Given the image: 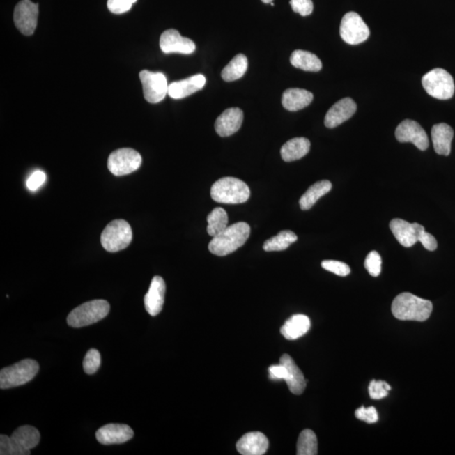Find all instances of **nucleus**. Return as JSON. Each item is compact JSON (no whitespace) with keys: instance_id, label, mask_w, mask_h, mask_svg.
<instances>
[{"instance_id":"a19ab883","label":"nucleus","mask_w":455,"mask_h":455,"mask_svg":"<svg viewBox=\"0 0 455 455\" xmlns=\"http://www.w3.org/2000/svg\"><path fill=\"white\" fill-rule=\"evenodd\" d=\"M269 376L273 380H285L286 376H287V369L281 364L279 365H272L269 368Z\"/></svg>"},{"instance_id":"ea45409f","label":"nucleus","mask_w":455,"mask_h":455,"mask_svg":"<svg viewBox=\"0 0 455 455\" xmlns=\"http://www.w3.org/2000/svg\"><path fill=\"white\" fill-rule=\"evenodd\" d=\"M46 180L45 173L38 171L33 173L28 179L26 186L31 191H36L41 187Z\"/></svg>"},{"instance_id":"c85d7f7f","label":"nucleus","mask_w":455,"mask_h":455,"mask_svg":"<svg viewBox=\"0 0 455 455\" xmlns=\"http://www.w3.org/2000/svg\"><path fill=\"white\" fill-rule=\"evenodd\" d=\"M247 68V58L244 54H238L227 64V66H225L221 75L224 82H235L243 77Z\"/></svg>"},{"instance_id":"4be33fe9","label":"nucleus","mask_w":455,"mask_h":455,"mask_svg":"<svg viewBox=\"0 0 455 455\" xmlns=\"http://www.w3.org/2000/svg\"><path fill=\"white\" fill-rule=\"evenodd\" d=\"M280 364H283L287 369V376H286L285 381L290 392L296 394V396L303 394L306 388V380L303 373L298 367L295 362L288 354H284L280 357Z\"/></svg>"},{"instance_id":"6ab92c4d","label":"nucleus","mask_w":455,"mask_h":455,"mask_svg":"<svg viewBox=\"0 0 455 455\" xmlns=\"http://www.w3.org/2000/svg\"><path fill=\"white\" fill-rule=\"evenodd\" d=\"M244 114L238 107L225 110L215 122V130L220 137H229L238 132L242 125Z\"/></svg>"},{"instance_id":"9b49d317","label":"nucleus","mask_w":455,"mask_h":455,"mask_svg":"<svg viewBox=\"0 0 455 455\" xmlns=\"http://www.w3.org/2000/svg\"><path fill=\"white\" fill-rule=\"evenodd\" d=\"M40 438L41 435L34 426H20L10 437V454H31V449L39 444Z\"/></svg>"},{"instance_id":"ddd939ff","label":"nucleus","mask_w":455,"mask_h":455,"mask_svg":"<svg viewBox=\"0 0 455 455\" xmlns=\"http://www.w3.org/2000/svg\"><path fill=\"white\" fill-rule=\"evenodd\" d=\"M396 137L399 142L412 143L418 150L424 151L429 146V139L421 125L413 120L406 119L398 125Z\"/></svg>"},{"instance_id":"bb28decb","label":"nucleus","mask_w":455,"mask_h":455,"mask_svg":"<svg viewBox=\"0 0 455 455\" xmlns=\"http://www.w3.org/2000/svg\"><path fill=\"white\" fill-rule=\"evenodd\" d=\"M332 184L329 180H320L318 183L312 185L308 189L303 196H301L300 200V206L302 210H309L314 205L317 203V201L321 196L327 194L332 190Z\"/></svg>"},{"instance_id":"e433bc0d","label":"nucleus","mask_w":455,"mask_h":455,"mask_svg":"<svg viewBox=\"0 0 455 455\" xmlns=\"http://www.w3.org/2000/svg\"><path fill=\"white\" fill-rule=\"evenodd\" d=\"M136 2L137 0H108L107 7L111 13L121 15L130 11Z\"/></svg>"},{"instance_id":"cd10ccee","label":"nucleus","mask_w":455,"mask_h":455,"mask_svg":"<svg viewBox=\"0 0 455 455\" xmlns=\"http://www.w3.org/2000/svg\"><path fill=\"white\" fill-rule=\"evenodd\" d=\"M293 67L309 72H318L322 68V63L316 55L307 51L296 50L290 57Z\"/></svg>"},{"instance_id":"473e14b6","label":"nucleus","mask_w":455,"mask_h":455,"mask_svg":"<svg viewBox=\"0 0 455 455\" xmlns=\"http://www.w3.org/2000/svg\"><path fill=\"white\" fill-rule=\"evenodd\" d=\"M100 362H102V358H100V354L98 350L91 349L86 353L83 362L84 372L87 374L95 373L100 368Z\"/></svg>"},{"instance_id":"393cba45","label":"nucleus","mask_w":455,"mask_h":455,"mask_svg":"<svg viewBox=\"0 0 455 455\" xmlns=\"http://www.w3.org/2000/svg\"><path fill=\"white\" fill-rule=\"evenodd\" d=\"M311 329V320L304 315H295L285 322L281 334L286 339L296 340L303 337Z\"/></svg>"},{"instance_id":"2f4dec72","label":"nucleus","mask_w":455,"mask_h":455,"mask_svg":"<svg viewBox=\"0 0 455 455\" xmlns=\"http://www.w3.org/2000/svg\"><path fill=\"white\" fill-rule=\"evenodd\" d=\"M317 454L318 442L316 433L309 429L302 431L297 442V454L316 455Z\"/></svg>"},{"instance_id":"72a5a7b5","label":"nucleus","mask_w":455,"mask_h":455,"mask_svg":"<svg viewBox=\"0 0 455 455\" xmlns=\"http://www.w3.org/2000/svg\"><path fill=\"white\" fill-rule=\"evenodd\" d=\"M392 390V386L383 380H372L369 386L370 397L373 400H380L388 396L389 392Z\"/></svg>"},{"instance_id":"f257e3e1","label":"nucleus","mask_w":455,"mask_h":455,"mask_svg":"<svg viewBox=\"0 0 455 455\" xmlns=\"http://www.w3.org/2000/svg\"><path fill=\"white\" fill-rule=\"evenodd\" d=\"M393 316L400 321H425L433 312L432 302L410 293H402L394 300Z\"/></svg>"},{"instance_id":"aec40b11","label":"nucleus","mask_w":455,"mask_h":455,"mask_svg":"<svg viewBox=\"0 0 455 455\" xmlns=\"http://www.w3.org/2000/svg\"><path fill=\"white\" fill-rule=\"evenodd\" d=\"M268 447V438L260 432L245 434L236 444L237 451L242 455H263L267 453Z\"/></svg>"},{"instance_id":"a878e982","label":"nucleus","mask_w":455,"mask_h":455,"mask_svg":"<svg viewBox=\"0 0 455 455\" xmlns=\"http://www.w3.org/2000/svg\"><path fill=\"white\" fill-rule=\"evenodd\" d=\"M311 150V142L305 138H295L288 141L281 148L282 158L286 162H292L303 158Z\"/></svg>"},{"instance_id":"58836bf2","label":"nucleus","mask_w":455,"mask_h":455,"mask_svg":"<svg viewBox=\"0 0 455 455\" xmlns=\"http://www.w3.org/2000/svg\"><path fill=\"white\" fill-rule=\"evenodd\" d=\"M290 5L293 11L302 16L311 15L314 10L312 0H290Z\"/></svg>"},{"instance_id":"dca6fc26","label":"nucleus","mask_w":455,"mask_h":455,"mask_svg":"<svg viewBox=\"0 0 455 455\" xmlns=\"http://www.w3.org/2000/svg\"><path fill=\"white\" fill-rule=\"evenodd\" d=\"M96 440L104 445H121L132 440L134 431L126 424H107L98 430Z\"/></svg>"},{"instance_id":"423d86ee","label":"nucleus","mask_w":455,"mask_h":455,"mask_svg":"<svg viewBox=\"0 0 455 455\" xmlns=\"http://www.w3.org/2000/svg\"><path fill=\"white\" fill-rule=\"evenodd\" d=\"M132 231L127 221L116 219L111 221L105 228L100 242L109 252H118L126 249L132 242Z\"/></svg>"},{"instance_id":"7ed1b4c3","label":"nucleus","mask_w":455,"mask_h":455,"mask_svg":"<svg viewBox=\"0 0 455 455\" xmlns=\"http://www.w3.org/2000/svg\"><path fill=\"white\" fill-rule=\"evenodd\" d=\"M251 191L243 180L235 177H224L211 187V197L217 203L240 204L247 202Z\"/></svg>"},{"instance_id":"4468645a","label":"nucleus","mask_w":455,"mask_h":455,"mask_svg":"<svg viewBox=\"0 0 455 455\" xmlns=\"http://www.w3.org/2000/svg\"><path fill=\"white\" fill-rule=\"evenodd\" d=\"M390 228L399 243L406 248L412 247L419 242L422 233L425 231L422 225L417 223L410 224L401 219L390 221Z\"/></svg>"},{"instance_id":"f3484780","label":"nucleus","mask_w":455,"mask_h":455,"mask_svg":"<svg viewBox=\"0 0 455 455\" xmlns=\"http://www.w3.org/2000/svg\"><path fill=\"white\" fill-rule=\"evenodd\" d=\"M357 105L352 98H344L330 108L325 118L326 128H334L349 120L355 114Z\"/></svg>"},{"instance_id":"6e6552de","label":"nucleus","mask_w":455,"mask_h":455,"mask_svg":"<svg viewBox=\"0 0 455 455\" xmlns=\"http://www.w3.org/2000/svg\"><path fill=\"white\" fill-rule=\"evenodd\" d=\"M142 157L132 148H120L112 152L108 158L109 171L116 176H123L139 170Z\"/></svg>"},{"instance_id":"f704fd0d","label":"nucleus","mask_w":455,"mask_h":455,"mask_svg":"<svg viewBox=\"0 0 455 455\" xmlns=\"http://www.w3.org/2000/svg\"><path fill=\"white\" fill-rule=\"evenodd\" d=\"M364 267L370 275L380 276L382 269V259L380 254L376 251L369 253L364 261Z\"/></svg>"},{"instance_id":"39448f33","label":"nucleus","mask_w":455,"mask_h":455,"mask_svg":"<svg viewBox=\"0 0 455 455\" xmlns=\"http://www.w3.org/2000/svg\"><path fill=\"white\" fill-rule=\"evenodd\" d=\"M38 371V362L29 358L3 369L0 372V388L7 390L25 385L33 380Z\"/></svg>"},{"instance_id":"5701e85b","label":"nucleus","mask_w":455,"mask_h":455,"mask_svg":"<svg viewBox=\"0 0 455 455\" xmlns=\"http://www.w3.org/2000/svg\"><path fill=\"white\" fill-rule=\"evenodd\" d=\"M313 99L311 92L303 88H288L284 92L282 104L286 110L297 111L309 106Z\"/></svg>"},{"instance_id":"9d476101","label":"nucleus","mask_w":455,"mask_h":455,"mask_svg":"<svg viewBox=\"0 0 455 455\" xmlns=\"http://www.w3.org/2000/svg\"><path fill=\"white\" fill-rule=\"evenodd\" d=\"M139 78L143 86L144 98L148 102L159 103L166 98L169 84L166 75L162 72L143 70L140 72Z\"/></svg>"},{"instance_id":"2eb2a0df","label":"nucleus","mask_w":455,"mask_h":455,"mask_svg":"<svg viewBox=\"0 0 455 455\" xmlns=\"http://www.w3.org/2000/svg\"><path fill=\"white\" fill-rule=\"evenodd\" d=\"M160 46L164 54H192L196 50L195 43L191 39L183 38L178 31L170 29L160 36Z\"/></svg>"},{"instance_id":"0eeeda50","label":"nucleus","mask_w":455,"mask_h":455,"mask_svg":"<svg viewBox=\"0 0 455 455\" xmlns=\"http://www.w3.org/2000/svg\"><path fill=\"white\" fill-rule=\"evenodd\" d=\"M422 86L429 95L438 100L453 98L454 82L449 72L442 68H434L426 74L422 80Z\"/></svg>"},{"instance_id":"20e7f679","label":"nucleus","mask_w":455,"mask_h":455,"mask_svg":"<svg viewBox=\"0 0 455 455\" xmlns=\"http://www.w3.org/2000/svg\"><path fill=\"white\" fill-rule=\"evenodd\" d=\"M109 311H110V304L107 300L88 301L72 309L67 318V322L71 327H84L102 321L107 317Z\"/></svg>"},{"instance_id":"412c9836","label":"nucleus","mask_w":455,"mask_h":455,"mask_svg":"<svg viewBox=\"0 0 455 455\" xmlns=\"http://www.w3.org/2000/svg\"><path fill=\"white\" fill-rule=\"evenodd\" d=\"M206 84L203 75H193L186 79L169 84L168 95L173 99H183L202 90Z\"/></svg>"},{"instance_id":"f8f14e48","label":"nucleus","mask_w":455,"mask_h":455,"mask_svg":"<svg viewBox=\"0 0 455 455\" xmlns=\"http://www.w3.org/2000/svg\"><path fill=\"white\" fill-rule=\"evenodd\" d=\"M38 5L31 0H22L15 6L14 22L23 35L31 36L38 26Z\"/></svg>"},{"instance_id":"c756f323","label":"nucleus","mask_w":455,"mask_h":455,"mask_svg":"<svg viewBox=\"0 0 455 455\" xmlns=\"http://www.w3.org/2000/svg\"><path fill=\"white\" fill-rule=\"evenodd\" d=\"M298 237L295 233L290 231H281L276 236L265 241L263 249L265 252H281L288 249L293 243L296 242Z\"/></svg>"},{"instance_id":"4c0bfd02","label":"nucleus","mask_w":455,"mask_h":455,"mask_svg":"<svg viewBox=\"0 0 455 455\" xmlns=\"http://www.w3.org/2000/svg\"><path fill=\"white\" fill-rule=\"evenodd\" d=\"M355 417L358 420L364 421L369 424H376L378 421V412L373 406H370L369 408L361 406L360 408L356 410Z\"/></svg>"},{"instance_id":"37998d69","label":"nucleus","mask_w":455,"mask_h":455,"mask_svg":"<svg viewBox=\"0 0 455 455\" xmlns=\"http://www.w3.org/2000/svg\"><path fill=\"white\" fill-rule=\"evenodd\" d=\"M264 3H271L273 0H261Z\"/></svg>"},{"instance_id":"1a4fd4ad","label":"nucleus","mask_w":455,"mask_h":455,"mask_svg":"<svg viewBox=\"0 0 455 455\" xmlns=\"http://www.w3.org/2000/svg\"><path fill=\"white\" fill-rule=\"evenodd\" d=\"M340 35L345 43L357 45L369 38L370 31L360 15L349 12L341 20Z\"/></svg>"},{"instance_id":"c9c22d12","label":"nucleus","mask_w":455,"mask_h":455,"mask_svg":"<svg viewBox=\"0 0 455 455\" xmlns=\"http://www.w3.org/2000/svg\"><path fill=\"white\" fill-rule=\"evenodd\" d=\"M321 267L326 270V271L331 272L334 275L340 277L348 276L351 272V268H350L348 264L338 261H323L321 263Z\"/></svg>"},{"instance_id":"f03ea898","label":"nucleus","mask_w":455,"mask_h":455,"mask_svg":"<svg viewBox=\"0 0 455 455\" xmlns=\"http://www.w3.org/2000/svg\"><path fill=\"white\" fill-rule=\"evenodd\" d=\"M249 233L251 227L247 223L233 224L219 235L213 237L208 245L209 251L217 256L229 255L243 247L249 238Z\"/></svg>"},{"instance_id":"79ce46f5","label":"nucleus","mask_w":455,"mask_h":455,"mask_svg":"<svg viewBox=\"0 0 455 455\" xmlns=\"http://www.w3.org/2000/svg\"><path fill=\"white\" fill-rule=\"evenodd\" d=\"M419 242L424 245V248L430 252L435 251L438 247V242L435 237L431 235V233L426 232V231L422 233Z\"/></svg>"},{"instance_id":"a211bd4d","label":"nucleus","mask_w":455,"mask_h":455,"mask_svg":"<svg viewBox=\"0 0 455 455\" xmlns=\"http://www.w3.org/2000/svg\"><path fill=\"white\" fill-rule=\"evenodd\" d=\"M167 286L162 277L155 276L152 279L148 293L144 296V306L151 316H158L162 311Z\"/></svg>"},{"instance_id":"b1692460","label":"nucleus","mask_w":455,"mask_h":455,"mask_svg":"<svg viewBox=\"0 0 455 455\" xmlns=\"http://www.w3.org/2000/svg\"><path fill=\"white\" fill-rule=\"evenodd\" d=\"M454 138V130L449 125L438 123L432 128V140L435 152L438 155L448 156L451 152V144Z\"/></svg>"},{"instance_id":"7c9ffc66","label":"nucleus","mask_w":455,"mask_h":455,"mask_svg":"<svg viewBox=\"0 0 455 455\" xmlns=\"http://www.w3.org/2000/svg\"><path fill=\"white\" fill-rule=\"evenodd\" d=\"M208 233L212 237H215L222 233L228 227L229 217L227 212L222 208H216L209 213L208 217Z\"/></svg>"}]
</instances>
